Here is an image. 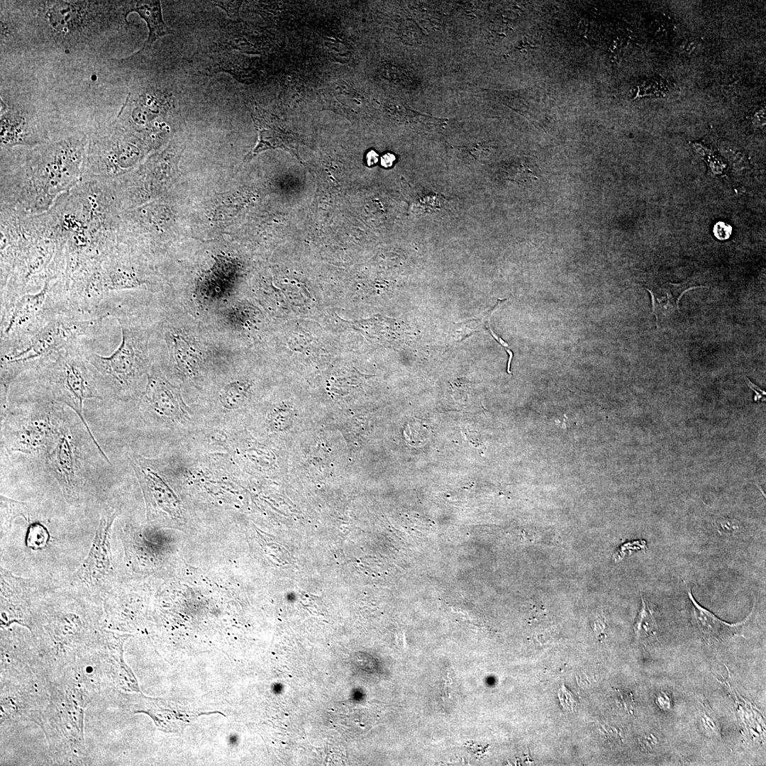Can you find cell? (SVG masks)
<instances>
[{
  "label": "cell",
  "instance_id": "cell-10",
  "mask_svg": "<svg viewBox=\"0 0 766 766\" xmlns=\"http://www.w3.org/2000/svg\"><path fill=\"white\" fill-rule=\"evenodd\" d=\"M62 413L63 410L60 416L57 439L45 461L64 492L69 496H74L82 484L81 457L75 438Z\"/></svg>",
  "mask_w": 766,
  "mask_h": 766
},
{
  "label": "cell",
  "instance_id": "cell-27",
  "mask_svg": "<svg viewBox=\"0 0 766 766\" xmlns=\"http://www.w3.org/2000/svg\"><path fill=\"white\" fill-rule=\"evenodd\" d=\"M745 382H747V384H748V387L751 389H753L756 394L755 395V396H754V401H758L760 400L765 401V396L766 394V392L765 391L762 390L761 389H760L759 387H757V385L753 384L752 382H750L748 378L745 377Z\"/></svg>",
  "mask_w": 766,
  "mask_h": 766
},
{
  "label": "cell",
  "instance_id": "cell-17",
  "mask_svg": "<svg viewBox=\"0 0 766 766\" xmlns=\"http://www.w3.org/2000/svg\"><path fill=\"white\" fill-rule=\"evenodd\" d=\"M166 339L179 370L189 377H196L200 370L198 353L184 337L168 332Z\"/></svg>",
  "mask_w": 766,
  "mask_h": 766
},
{
  "label": "cell",
  "instance_id": "cell-8",
  "mask_svg": "<svg viewBox=\"0 0 766 766\" xmlns=\"http://www.w3.org/2000/svg\"><path fill=\"white\" fill-rule=\"evenodd\" d=\"M101 262L82 265L64 277L70 315L85 318L101 315V305L110 293L104 279Z\"/></svg>",
  "mask_w": 766,
  "mask_h": 766
},
{
  "label": "cell",
  "instance_id": "cell-23",
  "mask_svg": "<svg viewBox=\"0 0 766 766\" xmlns=\"http://www.w3.org/2000/svg\"><path fill=\"white\" fill-rule=\"evenodd\" d=\"M215 6L223 9L228 16L234 21L240 19L238 10L242 1H211Z\"/></svg>",
  "mask_w": 766,
  "mask_h": 766
},
{
  "label": "cell",
  "instance_id": "cell-26",
  "mask_svg": "<svg viewBox=\"0 0 766 766\" xmlns=\"http://www.w3.org/2000/svg\"><path fill=\"white\" fill-rule=\"evenodd\" d=\"M698 44L699 43L696 40H690L684 43L681 45L680 50L684 54L690 55L694 53V52L698 48Z\"/></svg>",
  "mask_w": 766,
  "mask_h": 766
},
{
  "label": "cell",
  "instance_id": "cell-5",
  "mask_svg": "<svg viewBox=\"0 0 766 766\" xmlns=\"http://www.w3.org/2000/svg\"><path fill=\"white\" fill-rule=\"evenodd\" d=\"M60 314L70 315L64 275L49 277L40 289L1 306V348L27 340Z\"/></svg>",
  "mask_w": 766,
  "mask_h": 766
},
{
  "label": "cell",
  "instance_id": "cell-7",
  "mask_svg": "<svg viewBox=\"0 0 766 766\" xmlns=\"http://www.w3.org/2000/svg\"><path fill=\"white\" fill-rule=\"evenodd\" d=\"M139 408L145 421L153 426L184 427L192 420V411L180 392L154 366L140 394Z\"/></svg>",
  "mask_w": 766,
  "mask_h": 766
},
{
  "label": "cell",
  "instance_id": "cell-28",
  "mask_svg": "<svg viewBox=\"0 0 766 766\" xmlns=\"http://www.w3.org/2000/svg\"><path fill=\"white\" fill-rule=\"evenodd\" d=\"M753 122L757 126H763L765 123V110L763 108L758 109L754 114Z\"/></svg>",
  "mask_w": 766,
  "mask_h": 766
},
{
  "label": "cell",
  "instance_id": "cell-11",
  "mask_svg": "<svg viewBox=\"0 0 766 766\" xmlns=\"http://www.w3.org/2000/svg\"><path fill=\"white\" fill-rule=\"evenodd\" d=\"M251 117L258 133L255 148L245 157L250 160L267 149L282 148L299 157L298 140L295 135L282 127L279 118L257 105H252Z\"/></svg>",
  "mask_w": 766,
  "mask_h": 766
},
{
  "label": "cell",
  "instance_id": "cell-2",
  "mask_svg": "<svg viewBox=\"0 0 766 766\" xmlns=\"http://www.w3.org/2000/svg\"><path fill=\"white\" fill-rule=\"evenodd\" d=\"M109 317L107 313L91 318L60 314L27 340L1 348V389H9L20 374L37 371L62 353L85 344Z\"/></svg>",
  "mask_w": 766,
  "mask_h": 766
},
{
  "label": "cell",
  "instance_id": "cell-22",
  "mask_svg": "<svg viewBox=\"0 0 766 766\" xmlns=\"http://www.w3.org/2000/svg\"><path fill=\"white\" fill-rule=\"evenodd\" d=\"M557 696L565 711L572 712L577 707V701L574 695L564 684L559 689Z\"/></svg>",
  "mask_w": 766,
  "mask_h": 766
},
{
  "label": "cell",
  "instance_id": "cell-19",
  "mask_svg": "<svg viewBox=\"0 0 766 766\" xmlns=\"http://www.w3.org/2000/svg\"><path fill=\"white\" fill-rule=\"evenodd\" d=\"M641 608L633 626L638 640L650 642L657 640V626L648 603L641 596Z\"/></svg>",
  "mask_w": 766,
  "mask_h": 766
},
{
  "label": "cell",
  "instance_id": "cell-29",
  "mask_svg": "<svg viewBox=\"0 0 766 766\" xmlns=\"http://www.w3.org/2000/svg\"><path fill=\"white\" fill-rule=\"evenodd\" d=\"M395 160V157L391 153H387L382 157V165L384 167H390Z\"/></svg>",
  "mask_w": 766,
  "mask_h": 766
},
{
  "label": "cell",
  "instance_id": "cell-25",
  "mask_svg": "<svg viewBox=\"0 0 766 766\" xmlns=\"http://www.w3.org/2000/svg\"><path fill=\"white\" fill-rule=\"evenodd\" d=\"M717 527L722 528L721 530L728 532L729 531H734V528L738 527V523L736 521H731L728 519H721L716 521Z\"/></svg>",
  "mask_w": 766,
  "mask_h": 766
},
{
  "label": "cell",
  "instance_id": "cell-21",
  "mask_svg": "<svg viewBox=\"0 0 766 766\" xmlns=\"http://www.w3.org/2000/svg\"><path fill=\"white\" fill-rule=\"evenodd\" d=\"M48 538V533L43 526L33 524L28 531L26 544L32 548H40L47 544Z\"/></svg>",
  "mask_w": 766,
  "mask_h": 766
},
{
  "label": "cell",
  "instance_id": "cell-4",
  "mask_svg": "<svg viewBox=\"0 0 766 766\" xmlns=\"http://www.w3.org/2000/svg\"><path fill=\"white\" fill-rule=\"evenodd\" d=\"M87 346L82 344L62 353L37 372L52 400L66 405L77 414L101 456L110 464L84 416V401L107 398L96 371L86 358Z\"/></svg>",
  "mask_w": 766,
  "mask_h": 766
},
{
  "label": "cell",
  "instance_id": "cell-18",
  "mask_svg": "<svg viewBox=\"0 0 766 766\" xmlns=\"http://www.w3.org/2000/svg\"><path fill=\"white\" fill-rule=\"evenodd\" d=\"M246 392L247 384L242 381L231 380L226 383L218 394L221 414L231 416L233 411L239 409L245 399Z\"/></svg>",
  "mask_w": 766,
  "mask_h": 766
},
{
  "label": "cell",
  "instance_id": "cell-30",
  "mask_svg": "<svg viewBox=\"0 0 766 766\" xmlns=\"http://www.w3.org/2000/svg\"><path fill=\"white\" fill-rule=\"evenodd\" d=\"M366 158L368 165H372L377 162L378 155L374 151L371 150L367 154Z\"/></svg>",
  "mask_w": 766,
  "mask_h": 766
},
{
  "label": "cell",
  "instance_id": "cell-12",
  "mask_svg": "<svg viewBox=\"0 0 766 766\" xmlns=\"http://www.w3.org/2000/svg\"><path fill=\"white\" fill-rule=\"evenodd\" d=\"M116 516L111 511L101 517L91 548L77 572L87 583L99 582L111 570L110 533Z\"/></svg>",
  "mask_w": 766,
  "mask_h": 766
},
{
  "label": "cell",
  "instance_id": "cell-16",
  "mask_svg": "<svg viewBox=\"0 0 766 766\" xmlns=\"http://www.w3.org/2000/svg\"><path fill=\"white\" fill-rule=\"evenodd\" d=\"M131 11L138 13L145 21L149 29L148 38L139 52L151 47L160 38L173 33L163 21L160 1H133Z\"/></svg>",
  "mask_w": 766,
  "mask_h": 766
},
{
  "label": "cell",
  "instance_id": "cell-20",
  "mask_svg": "<svg viewBox=\"0 0 766 766\" xmlns=\"http://www.w3.org/2000/svg\"><path fill=\"white\" fill-rule=\"evenodd\" d=\"M28 514L26 503L13 500L1 495V528L9 529L13 521L18 516L26 517Z\"/></svg>",
  "mask_w": 766,
  "mask_h": 766
},
{
  "label": "cell",
  "instance_id": "cell-15",
  "mask_svg": "<svg viewBox=\"0 0 766 766\" xmlns=\"http://www.w3.org/2000/svg\"><path fill=\"white\" fill-rule=\"evenodd\" d=\"M704 286H691L689 282L675 284L663 282L655 284L646 289L650 294L653 312L657 323L663 318L679 311V301L682 296L690 289Z\"/></svg>",
  "mask_w": 766,
  "mask_h": 766
},
{
  "label": "cell",
  "instance_id": "cell-24",
  "mask_svg": "<svg viewBox=\"0 0 766 766\" xmlns=\"http://www.w3.org/2000/svg\"><path fill=\"white\" fill-rule=\"evenodd\" d=\"M731 227L723 222L716 223L714 228L715 236L721 240L728 238L731 234Z\"/></svg>",
  "mask_w": 766,
  "mask_h": 766
},
{
  "label": "cell",
  "instance_id": "cell-9",
  "mask_svg": "<svg viewBox=\"0 0 766 766\" xmlns=\"http://www.w3.org/2000/svg\"><path fill=\"white\" fill-rule=\"evenodd\" d=\"M49 635L48 647L45 648L46 658L51 664L67 665L75 658L77 650L82 647L88 632V626L81 613L60 611L48 617L45 626Z\"/></svg>",
  "mask_w": 766,
  "mask_h": 766
},
{
  "label": "cell",
  "instance_id": "cell-3",
  "mask_svg": "<svg viewBox=\"0 0 766 766\" xmlns=\"http://www.w3.org/2000/svg\"><path fill=\"white\" fill-rule=\"evenodd\" d=\"M104 312L118 321L121 330V343L109 355L98 354L88 346L84 354L96 371L107 398L128 399L139 394V383L150 370L148 338L146 333L133 325L120 309L107 306Z\"/></svg>",
  "mask_w": 766,
  "mask_h": 766
},
{
  "label": "cell",
  "instance_id": "cell-1",
  "mask_svg": "<svg viewBox=\"0 0 766 766\" xmlns=\"http://www.w3.org/2000/svg\"><path fill=\"white\" fill-rule=\"evenodd\" d=\"M85 136H72L1 164V207L24 215L48 211L83 179Z\"/></svg>",
  "mask_w": 766,
  "mask_h": 766
},
{
  "label": "cell",
  "instance_id": "cell-14",
  "mask_svg": "<svg viewBox=\"0 0 766 766\" xmlns=\"http://www.w3.org/2000/svg\"><path fill=\"white\" fill-rule=\"evenodd\" d=\"M688 598L692 603V621L701 637L708 643L721 641L730 637L741 635L742 629L752 616L753 611L741 622L726 623L709 610L700 606L694 598L691 589L687 587Z\"/></svg>",
  "mask_w": 766,
  "mask_h": 766
},
{
  "label": "cell",
  "instance_id": "cell-13",
  "mask_svg": "<svg viewBox=\"0 0 766 766\" xmlns=\"http://www.w3.org/2000/svg\"><path fill=\"white\" fill-rule=\"evenodd\" d=\"M101 269L110 294L147 287L152 283L134 263L129 261L119 244L104 259Z\"/></svg>",
  "mask_w": 766,
  "mask_h": 766
},
{
  "label": "cell",
  "instance_id": "cell-6",
  "mask_svg": "<svg viewBox=\"0 0 766 766\" xmlns=\"http://www.w3.org/2000/svg\"><path fill=\"white\" fill-rule=\"evenodd\" d=\"M53 400H38L9 407L1 414V442L9 453L45 460L58 433L62 406Z\"/></svg>",
  "mask_w": 766,
  "mask_h": 766
}]
</instances>
